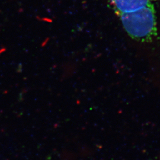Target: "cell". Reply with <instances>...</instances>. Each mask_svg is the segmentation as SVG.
<instances>
[{
	"mask_svg": "<svg viewBox=\"0 0 160 160\" xmlns=\"http://www.w3.org/2000/svg\"><path fill=\"white\" fill-rule=\"evenodd\" d=\"M126 33L134 40L152 42L157 36L156 0H108Z\"/></svg>",
	"mask_w": 160,
	"mask_h": 160,
	"instance_id": "6da1fadb",
	"label": "cell"
}]
</instances>
